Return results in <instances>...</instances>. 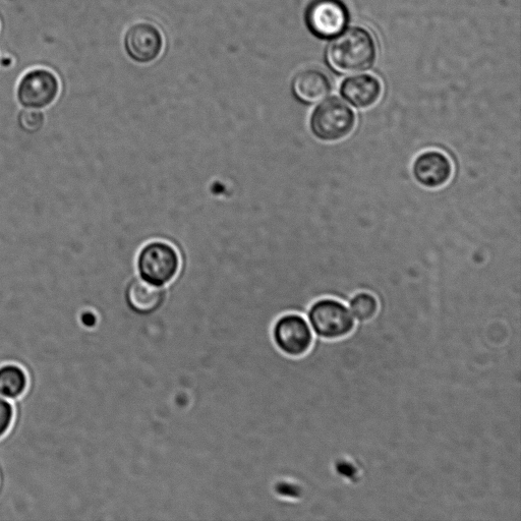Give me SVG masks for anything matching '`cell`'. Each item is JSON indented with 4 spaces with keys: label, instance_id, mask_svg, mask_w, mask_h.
I'll return each mask as SVG.
<instances>
[{
    "label": "cell",
    "instance_id": "5",
    "mask_svg": "<svg viewBox=\"0 0 521 521\" xmlns=\"http://www.w3.org/2000/svg\"><path fill=\"white\" fill-rule=\"evenodd\" d=\"M273 338L281 353L300 359L312 349L315 334L305 316L289 313L276 321Z\"/></svg>",
    "mask_w": 521,
    "mask_h": 521
},
{
    "label": "cell",
    "instance_id": "10",
    "mask_svg": "<svg viewBox=\"0 0 521 521\" xmlns=\"http://www.w3.org/2000/svg\"><path fill=\"white\" fill-rule=\"evenodd\" d=\"M165 291L141 278L132 280L126 289V302L136 314L148 316L157 312L165 301Z\"/></svg>",
    "mask_w": 521,
    "mask_h": 521
},
{
    "label": "cell",
    "instance_id": "12",
    "mask_svg": "<svg viewBox=\"0 0 521 521\" xmlns=\"http://www.w3.org/2000/svg\"><path fill=\"white\" fill-rule=\"evenodd\" d=\"M331 84L328 77L317 70L299 73L293 82V92L305 104L317 103L328 96Z\"/></svg>",
    "mask_w": 521,
    "mask_h": 521
},
{
    "label": "cell",
    "instance_id": "8",
    "mask_svg": "<svg viewBox=\"0 0 521 521\" xmlns=\"http://www.w3.org/2000/svg\"><path fill=\"white\" fill-rule=\"evenodd\" d=\"M452 164L448 157L439 151L420 154L413 164V176L417 183L427 189H439L452 177Z\"/></svg>",
    "mask_w": 521,
    "mask_h": 521
},
{
    "label": "cell",
    "instance_id": "3",
    "mask_svg": "<svg viewBox=\"0 0 521 521\" xmlns=\"http://www.w3.org/2000/svg\"><path fill=\"white\" fill-rule=\"evenodd\" d=\"M307 318L315 336L325 340H335L350 335L357 321L342 301L322 298L313 303Z\"/></svg>",
    "mask_w": 521,
    "mask_h": 521
},
{
    "label": "cell",
    "instance_id": "7",
    "mask_svg": "<svg viewBox=\"0 0 521 521\" xmlns=\"http://www.w3.org/2000/svg\"><path fill=\"white\" fill-rule=\"evenodd\" d=\"M307 22L317 36L332 38L349 22V13L340 0H315L308 10Z\"/></svg>",
    "mask_w": 521,
    "mask_h": 521
},
{
    "label": "cell",
    "instance_id": "14",
    "mask_svg": "<svg viewBox=\"0 0 521 521\" xmlns=\"http://www.w3.org/2000/svg\"><path fill=\"white\" fill-rule=\"evenodd\" d=\"M349 309L357 323H367L378 314L379 301L374 295L361 292L349 301Z\"/></svg>",
    "mask_w": 521,
    "mask_h": 521
},
{
    "label": "cell",
    "instance_id": "1",
    "mask_svg": "<svg viewBox=\"0 0 521 521\" xmlns=\"http://www.w3.org/2000/svg\"><path fill=\"white\" fill-rule=\"evenodd\" d=\"M376 45L371 34L352 28L334 39L327 49L329 66L337 73L350 75L369 69L375 61Z\"/></svg>",
    "mask_w": 521,
    "mask_h": 521
},
{
    "label": "cell",
    "instance_id": "6",
    "mask_svg": "<svg viewBox=\"0 0 521 521\" xmlns=\"http://www.w3.org/2000/svg\"><path fill=\"white\" fill-rule=\"evenodd\" d=\"M60 82L50 71L38 69L27 73L19 83L17 99L22 107L41 110L59 96Z\"/></svg>",
    "mask_w": 521,
    "mask_h": 521
},
{
    "label": "cell",
    "instance_id": "16",
    "mask_svg": "<svg viewBox=\"0 0 521 521\" xmlns=\"http://www.w3.org/2000/svg\"><path fill=\"white\" fill-rule=\"evenodd\" d=\"M15 420L14 402L0 396V439L11 430Z\"/></svg>",
    "mask_w": 521,
    "mask_h": 521
},
{
    "label": "cell",
    "instance_id": "15",
    "mask_svg": "<svg viewBox=\"0 0 521 521\" xmlns=\"http://www.w3.org/2000/svg\"><path fill=\"white\" fill-rule=\"evenodd\" d=\"M17 123L26 135H37L44 128L45 115L40 110L25 108L18 114Z\"/></svg>",
    "mask_w": 521,
    "mask_h": 521
},
{
    "label": "cell",
    "instance_id": "13",
    "mask_svg": "<svg viewBox=\"0 0 521 521\" xmlns=\"http://www.w3.org/2000/svg\"><path fill=\"white\" fill-rule=\"evenodd\" d=\"M29 377L26 370L15 363L0 365V396L11 400H19L27 391Z\"/></svg>",
    "mask_w": 521,
    "mask_h": 521
},
{
    "label": "cell",
    "instance_id": "4",
    "mask_svg": "<svg viewBox=\"0 0 521 521\" xmlns=\"http://www.w3.org/2000/svg\"><path fill=\"white\" fill-rule=\"evenodd\" d=\"M181 259L175 247L165 242H152L139 253L137 268L141 279L163 287L176 278Z\"/></svg>",
    "mask_w": 521,
    "mask_h": 521
},
{
    "label": "cell",
    "instance_id": "9",
    "mask_svg": "<svg viewBox=\"0 0 521 521\" xmlns=\"http://www.w3.org/2000/svg\"><path fill=\"white\" fill-rule=\"evenodd\" d=\"M125 43L132 59L139 63H150L160 55L163 37L156 26L150 23H138L127 32Z\"/></svg>",
    "mask_w": 521,
    "mask_h": 521
},
{
    "label": "cell",
    "instance_id": "11",
    "mask_svg": "<svg viewBox=\"0 0 521 521\" xmlns=\"http://www.w3.org/2000/svg\"><path fill=\"white\" fill-rule=\"evenodd\" d=\"M342 98L358 109L375 105L381 97L382 86L371 75H361L346 79L340 87Z\"/></svg>",
    "mask_w": 521,
    "mask_h": 521
},
{
    "label": "cell",
    "instance_id": "2",
    "mask_svg": "<svg viewBox=\"0 0 521 521\" xmlns=\"http://www.w3.org/2000/svg\"><path fill=\"white\" fill-rule=\"evenodd\" d=\"M356 123L354 110L342 100L332 97L322 101L313 110L310 130L318 140L333 143L350 136Z\"/></svg>",
    "mask_w": 521,
    "mask_h": 521
}]
</instances>
